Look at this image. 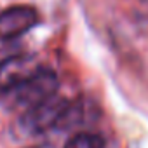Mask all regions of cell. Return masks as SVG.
Returning <instances> with one entry per match:
<instances>
[{
    "label": "cell",
    "instance_id": "1",
    "mask_svg": "<svg viewBox=\"0 0 148 148\" xmlns=\"http://www.w3.org/2000/svg\"><path fill=\"white\" fill-rule=\"evenodd\" d=\"M58 87H59V79L56 73L52 70L40 68L35 75H32L30 79H26L25 82L5 92L7 103L9 106L25 112L58 94Z\"/></svg>",
    "mask_w": 148,
    "mask_h": 148
},
{
    "label": "cell",
    "instance_id": "2",
    "mask_svg": "<svg viewBox=\"0 0 148 148\" xmlns=\"http://www.w3.org/2000/svg\"><path fill=\"white\" fill-rule=\"evenodd\" d=\"M68 105H70L68 99L54 94L52 98L25 110L18 125H19L21 132H25L28 136H38L51 129H58Z\"/></svg>",
    "mask_w": 148,
    "mask_h": 148
},
{
    "label": "cell",
    "instance_id": "3",
    "mask_svg": "<svg viewBox=\"0 0 148 148\" xmlns=\"http://www.w3.org/2000/svg\"><path fill=\"white\" fill-rule=\"evenodd\" d=\"M38 23V12L30 5H12L0 12V40H14Z\"/></svg>",
    "mask_w": 148,
    "mask_h": 148
},
{
    "label": "cell",
    "instance_id": "4",
    "mask_svg": "<svg viewBox=\"0 0 148 148\" xmlns=\"http://www.w3.org/2000/svg\"><path fill=\"white\" fill-rule=\"evenodd\" d=\"M40 70L32 56H12L0 63V91L7 92Z\"/></svg>",
    "mask_w": 148,
    "mask_h": 148
},
{
    "label": "cell",
    "instance_id": "5",
    "mask_svg": "<svg viewBox=\"0 0 148 148\" xmlns=\"http://www.w3.org/2000/svg\"><path fill=\"white\" fill-rule=\"evenodd\" d=\"M106 146V141L101 134H96V132H77L73 134L63 148H105Z\"/></svg>",
    "mask_w": 148,
    "mask_h": 148
},
{
    "label": "cell",
    "instance_id": "6",
    "mask_svg": "<svg viewBox=\"0 0 148 148\" xmlns=\"http://www.w3.org/2000/svg\"><path fill=\"white\" fill-rule=\"evenodd\" d=\"M32 148H51V146H47V145H40V146H32Z\"/></svg>",
    "mask_w": 148,
    "mask_h": 148
}]
</instances>
